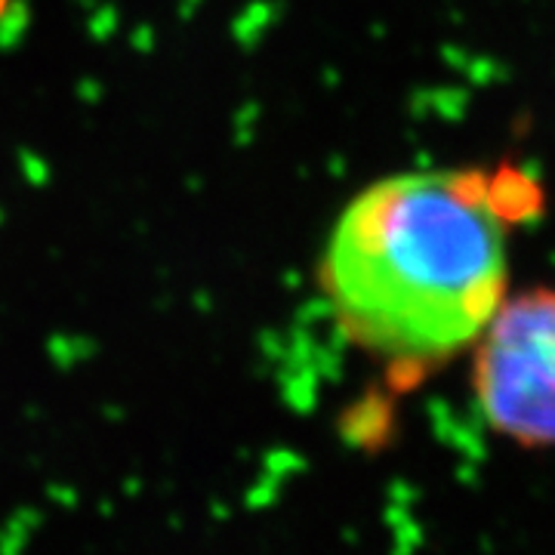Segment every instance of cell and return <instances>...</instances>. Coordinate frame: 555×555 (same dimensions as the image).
I'll use <instances>...</instances> for the list:
<instances>
[{"mask_svg": "<svg viewBox=\"0 0 555 555\" xmlns=\"http://www.w3.org/2000/svg\"><path fill=\"white\" fill-rule=\"evenodd\" d=\"M506 198L481 170H420L367 185L337 219L321 291L346 339L396 377L473 349L506 299Z\"/></svg>", "mask_w": 555, "mask_h": 555, "instance_id": "obj_1", "label": "cell"}, {"mask_svg": "<svg viewBox=\"0 0 555 555\" xmlns=\"http://www.w3.org/2000/svg\"><path fill=\"white\" fill-rule=\"evenodd\" d=\"M473 349V389L485 423L521 448H555L553 287L506 294Z\"/></svg>", "mask_w": 555, "mask_h": 555, "instance_id": "obj_2", "label": "cell"}]
</instances>
